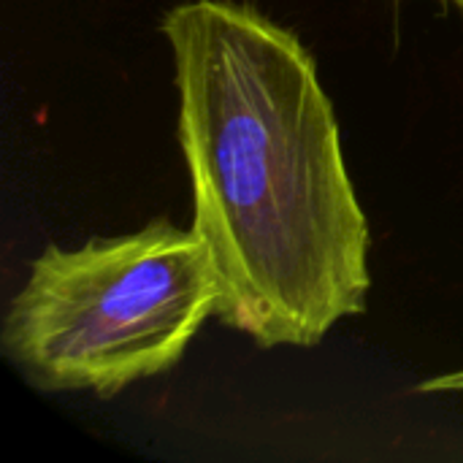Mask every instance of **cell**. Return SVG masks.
Masks as SVG:
<instances>
[{
	"instance_id": "1",
	"label": "cell",
	"mask_w": 463,
	"mask_h": 463,
	"mask_svg": "<svg viewBox=\"0 0 463 463\" xmlns=\"http://www.w3.org/2000/svg\"><path fill=\"white\" fill-rule=\"evenodd\" d=\"M160 30L217 317L260 347H312L372 290L369 220L317 65L293 30L233 0L179 3Z\"/></svg>"
},
{
	"instance_id": "2",
	"label": "cell",
	"mask_w": 463,
	"mask_h": 463,
	"mask_svg": "<svg viewBox=\"0 0 463 463\" xmlns=\"http://www.w3.org/2000/svg\"><path fill=\"white\" fill-rule=\"evenodd\" d=\"M220 298L193 228L157 220L73 250L49 244L5 312L3 350L41 391L111 399L171 372Z\"/></svg>"
},
{
	"instance_id": "3",
	"label": "cell",
	"mask_w": 463,
	"mask_h": 463,
	"mask_svg": "<svg viewBox=\"0 0 463 463\" xmlns=\"http://www.w3.org/2000/svg\"><path fill=\"white\" fill-rule=\"evenodd\" d=\"M418 393H463V369L423 380L418 385Z\"/></svg>"
},
{
	"instance_id": "4",
	"label": "cell",
	"mask_w": 463,
	"mask_h": 463,
	"mask_svg": "<svg viewBox=\"0 0 463 463\" xmlns=\"http://www.w3.org/2000/svg\"><path fill=\"white\" fill-rule=\"evenodd\" d=\"M456 3H458V5H463V0H456Z\"/></svg>"
}]
</instances>
